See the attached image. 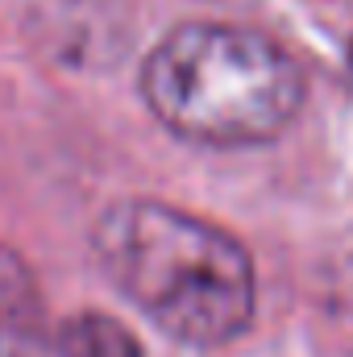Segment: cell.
<instances>
[{"label":"cell","mask_w":353,"mask_h":357,"mask_svg":"<svg viewBox=\"0 0 353 357\" xmlns=\"http://www.w3.org/2000/svg\"><path fill=\"white\" fill-rule=\"evenodd\" d=\"M54 354L59 357H142L137 337L100 312H80L59 324L54 333Z\"/></svg>","instance_id":"obj_4"},{"label":"cell","mask_w":353,"mask_h":357,"mask_svg":"<svg viewBox=\"0 0 353 357\" xmlns=\"http://www.w3.org/2000/svg\"><path fill=\"white\" fill-rule=\"evenodd\" d=\"M96 258L117 291L183 345H225L254 320V262L216 225L158 199L112 204Z\"/></svg>","instance_id":"obj_1"},{"label":"cell","mask_w":353,"mask_h":357,"mask_svg":"<svg viewBox=\"0 0 353 357\" xmlns=\"http://www.w3.org/2000/svg\"><path fill=\"white\" fill-rule=\"evenodd\" d=\"M350 67H353V42H350Z\"/></svg>","instance_id":"obj_5"},{"label":"cell","mask_w":353,"mask_h":357,"mask_svg":"<svg viewBox=\"0 0 353 357\" xmlns=\"http://www.w3.org/2000/svg\"><path fill=\"white\" fill-rule=\"evenodd\" d=\"M150 112L200 146H258L303 104V75L266 33L241 25H179L142 67Z\"/></svg>","instance_id":"obj_2"},{"label":"cell","mask_w":353,"mask_h":357,"mask_svg":"<svg viewBox=\"0 0 353 357\" xmlns=\"http://www.w3.org/2000/svg\"><path fill=\"white\" fill-rule=\"evenodd\" d=\"M54 337L46 333L42 291L33 270L8 245H0V357H50Z\"/></svg>","instance_id":"obj_3"}]
</instances>
